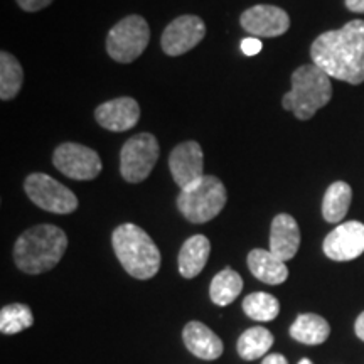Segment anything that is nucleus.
<instances>
[{
    "mask_svg": "<svg viewBox=\"0 0 364 364\" xmlns=\"http://www.w3.org/2000/svg\"><path fill=\"white\" fill-rule=\"evenodd\" d=\"M314 65L329 78L361 85L364 81V21H351L338 31H327L311 46Z\"/></svg>",
    "mask_w": 364,
    "mask_h": 364,
    "instance_id": "f257e3e1",
    "label": "nucleus"
},
{
    "mask_svg": "<svg viewBox=\"0 0 364 364\" xmlns=\"http://www.w3.org/2000/svg\"><path fill=\"white\" fill-rule=\"evenodd\" d=\"M68 248V236L54 225L29 228L16 241L14 262L19 270L29 275L53 270L61 262Z\"/></svg>",
    "mask_w": 364,
    "mask_h": 364,
    "instance_id": "f03ea898",
    "label": "nucleus"
},
{
    "mask_svg": "<svg viewBox=\"0 0 364 364\" xmlns=\"http://www.w3.org/2000/svg\"><path fill=\"white\" fill-rule=\"evenodd\" d=\"M112 245L118 262L134 279L149 280L161 268V252L154 240L140 226L125 223L115 228Z\"/></svg>",
    "mask_w": 364,
    "mask_h": 364,
    "instance_id": "7ed1b4c3",
    "label": "nucleus"
},
{
    "mask_svg": "<svg viewBox=\"0 0 364 364\" xmlns=\"http://www.w3.org/2000/svg\"><path fill=\"white\" fill-rule=\"evenodd\" d=\"M331 78L312 63L294 71L292 90L282 100V107L304 122L311 120L317 110L324 108L331 102Z\"/></svg>",
    "mask_w": 364,
    "mask_h": 364,
    "instance_id": "20e7f679",
    "label": "nucleus"
},
{
    "mask_svg": "<svg viewBox=\"0 0 364 364\" xmlns=\"http://www.w3.org/2000/svg\"><path fill=\"white\" fill-rule=\"evenodd\" d=\"M226 188L215 176H204L196 184L182 189L177 196V208L189 223L203 225L220 215L226 206Z\"/></svg>",
    "mask_w": 364,
    "mask_h": 364,
    "instance_id": "39448f33",
    "label": "nucleus"
},
{
    "mask_svg": "<svg viewBox=\"0 0 364 364\" xmlns=\"http://www.w3.org/2000/svg\"><path fill=\"white\" fill-rule=\"evenodd\" d=\"M150 27L140 16H129L110 29L107 36V53L122 65L134 63L147 49Z\"/></svg>",
    "mask_w": 364,
    "mask_h": 364,
    "instance_id": "423d86ee",
    "label": "nucleus"
},
{
    "mask_svg": "<svg viewBox=\"0 0 364 364\" xmlns=\"http://www.w3.org/2000/svg\"><path fill=\"white\" fill-rule=\"evenodd\" d=\"M24 191L27 198L44 211L54 215H70L78 208V198L75 193L53 179L51 176L36 172L26 177Z\"/></svg>",
    "mask_w": 364,
    "mask_h": 364,
    "instance_id": "0eeeda50",
    "label": "nucleus"
},
{
    "mask_svg": "<svg viewBox=\"0 0 364 364\" xmlns=\"http://www.w3.org/2000/svg\"><path fill=\"white\" fill-rule=\"evenodd\" d=\"M159 154L157 139L152 134H136L125 142L120 152V174L127 182L136 184L147 179L156 166Z\"/></svg>",
    "mask_w": 364,
    "mask_h": 364,
    "instance_id": "6e6552de",
    "label": "nucleus"
},
{
    "mask_svg": "<svg viewBox=\"0 0 364 364\" xmlns=\"http://www.w3.org/2000/svg\"><path fill=\"white\" fill-rule=\"evenodd\" d=\"M53 164L61 174L75 181L95 179L103 169L102 159L93 149L75 142L59 145L53 154Z\"/></svg>",
    "mask_w": 364,
    "mask_h": 364,
    "instance_id": "1a4fd4ad",
    "label": "nucleus"
},
{
    "mask_svg": "<svg viewBox=\"0 0 364 364\" xmlns=\"http://www.w3.org/2000/svg\"><path fill=\"white\" fill-rule=\"evenodd\" d=\"M206 36L204 21L198 16H181L164 29L161 46L169 56H182L194 49Z\"/></svg>",
    "mask_w": 364,
    "mask_h": 364,
    "instance_id": "9d476101",
    "label": "nucleus"
},
{
    "mask_svg": "<svg viewBox=\"0 0 364 364\" xmlns=\"http://www.w3.org/2000/svg\"><path fill=\"white\" fill-rule=\"evenodd\" d=\"M326 257L334 262H349L364 253V225L346 221L326 236L322 245Z\"/></svg>",
    "mask_w": 364,
    "mask_h": 364,
    "instance_id": "9b49d317",
    "label": "nucleus"
},
{
    "mask_svg": "<svg viewBox=\"0 0 364 364\" xmlns=\"http://www.w3.org/2000/svg\"><path fill=\"white\" fill-rule=\"evenodd\" d=\"M240 24L248 34L258 38H279L290 27V17L277 6H253L240 16Z\"/></svg>",
    "mask_w": 364,
    "mask_h": 364,
    "instance_id": "f8f14e48",
    "label": "nucleus"
},
{
    "mask_svg": "<svg viewBox=\"0 0 364 364\" xmlns=\"http://www.w3.org/2000/svg\"><path fill=\"white\" fill-rule=\"evenodd\" d=\"M169 169L172 179L181 191L203 179L206 174H204V154L201 145L189 140L174 147L169 156Z\"/></svg>",
    "mask_w": 364,
    "mask_h": 364,
    "instance_id": "ddd939ff",
    "label": "nucleus"
},
{
    "mask_svg": "<svg viewBox=\"0 0 364 364\" xmlns=\"http://www.w3.org/2000/svg\"><path fill=\"white\" fill-rule=\"evenodd\" d=\"M98 125L110 132H125L134 129L140 120V107L136 100L120 97L105 102L95 110Z\"/></svg>",
    "mask_w": 364,
    "mask_h": 364,
    "instance_id": "4468645a",
    "label": "nucleus"
},
{
    "mask_svg": "<svg viewBox=\"0 0 364 364\" xmlns=\"http://www.w3.org/2000/svg\"><path fill=\"white\" fill-rule=\"evenodd\" d=\"M300 247V230L295 218L290 215H277L272 221L270 252L280 260L289 262L297 255Z\"/></svg>",
    "mask_w": 364,
    "mask_h": 364,
    "instance_id": "2eb2a0df",
    "label": "nucleus"
},
{
    "mask_svg": "<svg viewBox=\"0 0 364 364\" xmlns=\"http://www.w3.org/2000/svg\"><path fill=\"white\" fill-rule=\"evenodd\" d=\"M182 339H184L189 353H193L199 359H206V361L218 359L225 351L223 341L208 326L198 321H191L186 324L182 331Z\"/></svg>",
    "mask_w": 364,
    "mask_h": 364,
    "instance_id": "dca6fc26",
    "label": "nucleus"
},
{
    "mask_svg": "<svg viewBox=\"0 0 364 364\" xmlns=\"http://www.w3.org/2000/svg\"><path fill=\"white\" fill-rule=\"evenodd\" d=\"M247 263L255 279L263 282V284L280 285L289 279V268H287L285 262L275 257L270 250H252L248 253Z\"/></svg>",
    "mask_w": 364,
    "mask_h": 364,
    "instance_id": "f3484780",
    "label": "nucleus"
},
{
    "mask_svg": "<svg viewBox=\"0 0 364 364\" xmlns=\"http://www.w3.org/2000/svg\"><path fill=\"white\" fill-rule=\"evenodd\" d=\"M209 253H211V243L204 235H194L186 240L177 258L181 275L184 279L198 277L206 267Z\"/></svg>",
    "mask_w": 364,
    "mask_h": 364,
    "instance_id": "a211bd4d",
    "label": "nucleus"
},
{
    "mask_svg": "<svg viewBox=\"0 0 364 364\" xmlns=\"http://www.w3.org/2000/svg\"><path fill=\"white\" fill-rule=\"evenodd\" d=\"M331 334V326L317 314H300L290 326V336L302 344L317 346L326 343Z\"/></svg>",
    "mask_w": 364,
    "mask_h": 364,
    "instance_id": "6ab92c4d",
    "label": "nucleus"
},
{
    "mask_svg": "<svg viewBox=\"0 0 364 364\" xmlns=\"http://www.w3.org/2000/svg\"><path fill=\"white\" fill-rule=\"evenodd\" d=\"M353 191L351 186L343 181L332 182L327 188L322 201V216L327 223H339L348 215L349 206H351Z\"/></svg>",
    "mask_w": 364,
    "mask_h": 364,
    "instance_id": "aec40b11",
    "label": "nucleus"
},
{
    "mask_svg": "<svg viewBox=\"0 0 364 364\" xmlns=\"http://www.w3.org/2000/svg\"><path fill=\"white\" fill-rule=\"evenodd\" d=\"M272 346V332L262 326H255L250 327L248 331H245L243 334L240 336L236 349H238L241 359H245V361H255V359H260L265 356V354L270 351Z\"/></svg>",
    "mask_w": 364,
    "mask_h": 364,
    "instance_id": "412c9836",
    "label": "nucleus"
},
{
    "mask_svg": "<svg viewBox=\"0 0 364 364\" xmlns=\"http://www.w3.org/2000/svg\"><path fill=\"white\" fill-rule=\"evenodd\" d=\"M241 290H243V279L240 277V273L231 268H225L216 273L213 279L211 287H209V297L216 306L226 307L235 302Z\"/></svg>",
    "mask_w": 364,
    "mask_h": 364,
    "instance_id": "4be33fe9",
    "label": "nucleus"
},
{
    "mask_svg": "<svg viewBox=\"0 0 364 364\" xmlns=\"http://www.w3.org/2000/svg\"><path fill=\"white\" fill-rule=\"evenodd\" d=\"M24 71L21 63L7 51L0 53V98L2 102H9L19 95Z\"/></svg>",
    "mask_w": 364,
    "mask_h": 364,
    "instance_id": "5701e85b",
    "label": "nucleus"
},
{
    "mask_svg": "<svg viewBox=\"0 0 364 364\" xmlns=\"http://www.w3.org/2000/svg\"><path fill=\"white\" fill-rule=\"evenodd\" d=\"M243 311L253 321L270 322L280 314V302L272 294L255 292L245 297Z\"/></svg>",
    "mask_w": 364,
    "mask_h": 364,
    "instance_id": "b1692460",
    "label": "nucleus"
},
{
    "mask_svg": "<svg viewBox=\"0 0 364 364\" xmlns=\"http://www.w3.org/2000/svg\"><path fill=\"white\" fill-rule=\"evenodd\" d=\"M34 324V316L24 304H11L0 311V332L6 336L17 334Z\"/></svg>",
    "mask_w": 364,
    "mask_h": 364,
    "instance_id": "393cba45",
    "label": "nucleus"
},
{
    "mask_svg": "<svg viewBox=\"0 0 364 364\" xmlns=\"http://www.w3.org/2000/svg\"><path fill=\"white\" fill-rule=\"evenodd\" d=\"M17 6L26 12H38L43 11L48 6H51L54 0H16Z\"/></svg>",
    "mask_w": 364,
    "mask_h": 364,
    "instance_id": "a878e982",
    "label": "nucleus"
},
{
    "mask_svg": "<svg viewBox=\"0 0 364 364\" xmlns=\"http://www.w3.org/2000/svg\"><path fill=\"white\" fill-rule=\"evenodd\" d=\"M241 51L247 56H255L262 51V41L257 38H247L241 41Z\"/></svg>",
    "mask_w": 364,
    "mask_h": 364,
    "instance_id": "bb28decb",
    "label": "nucleus"
},
{
    "mask_svg": "<svg viewBox=\"0 0 364 364\" xmlns=\"http://www.w3.org/2000/svg\"><path fill=\"white\" fill-rule=\"evenodd\" d=\"M262 364H289L287 363L285 356H282L279 353H273V354H268V356L263 358Z\"/></svg>",
    "mask_w": 364,
    "mask_h": 364,
    "instance_id": "cd10ccee",
    "label": "nucleus"
},
{
    "mask_svg": "<svg viewBox=\"0 0 364 364\" xmlns=\"http://www.w3.org/2000/svg\"><path fill=\"white\" fill-rule=\"evenodd\" d=\"M346 7L351 12L364 14V0H346Z\"/></svg>",
    "mask_w": 364,
    "mask_h": 364,
    "instance_id": "c85d7f7f",
    "label": "nucleus"
},
{
    "mask_svg": "<svg viewBox=\"0 0 364 364\" xmlns=\"http://www.w3.org/2000/svg\"><path fill=\"white\" fill-rule=\"evenodd\" d=\"M354 331H356V336L361 341H364V312L359 314L356 318V324H354Z\"/></svg>",
    "mask_w": 364,
    "mask_h": 364,
    "instance_id": "c756f323",
    "label": "nucleus"
},
{
    "mask_svg": "<svg viewBox=\"0 0 364 364\" xmlns=\"http://www.w3.org/2000/svg\"><path fill=\"white\" fill-rule=\"evenodd\" d=\"M299 364H312V361H311V359L304 358V359H300V361H299Z\"/></svg>",
    "mask_w": 364,
    "mask_h": 364,
    "instance_id": "7c9ffc66",
    "label": "nucleus"
}]
</instances>
